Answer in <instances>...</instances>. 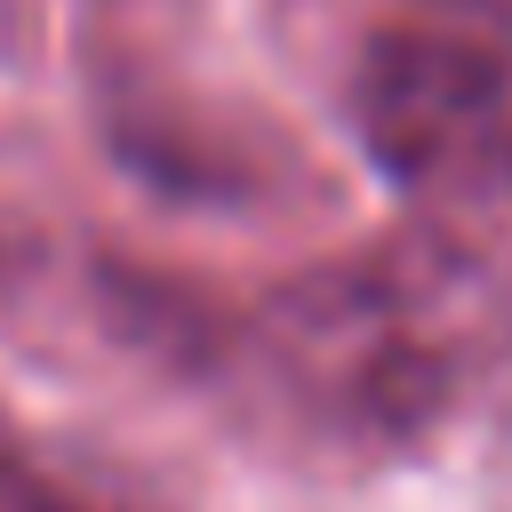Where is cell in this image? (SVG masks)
I'll use <instances>...</instances> for the list:
<instances>
[{"mask_svg": "<svg viewBox=\"0 0 512 512\" xmlns=\"http://www.w3.org/2000/svg\"><path fill=\"white\" fill-rule=\"evenodd\" d=\"M504 280L488 240L408 224L360 256L312 264L248 320V376L328 456L416 448L496 360Z\"/></svg>", "mask_w": 512, "mask_h": 512, "instance_id": "1", "label": "cell"}, {"mask_svg": "<svg viewBox=\"0 0 512 512\" xmlns=\"http://www.w3.org/2000/svg\"><path fill=\"white\" fill-rule=\"evenodd\" d=\"M352 128L416 224L488 240L512 216V64L456 24H384L352 64Z\"/></svg>", "mask_w": 512, "mask_h": 512, "instance_id": "2", "label": "cell"}, {"mask_svg": "<svg viewBox=\"0 0 512 512\" xmlns=\"http://www.w3.org/2000/svg\"><path fill=\"white\" fill-rule=\"evenodd\" d=\"M8 432H16V424H8V408H0V448H8Z\"/></svg>", "mask_w": 512, "mask_h": 512, "instance_id": "4", "label": "cell"}, {"mask_svg": "<svg viewBox=\"0 0 512 512\" xmlns=\"http://www.w3.org/2000/svg\"><path fill=\"white\" fill-rule=\"evenodd\" d=\"M0 512H168V504L128 464H104L88 448H40V440L8 432V448H0Z\"/></svg>", "mask_w": 512, "mask_h": 512, "instance_id": "3", "label": "cell"}]
</instances>
